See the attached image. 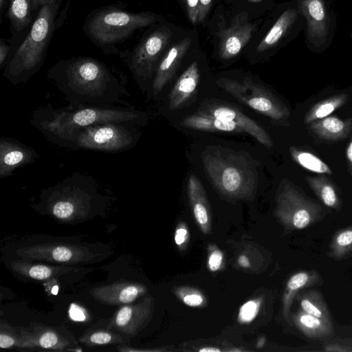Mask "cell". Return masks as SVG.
Instances as JSON below:
<instances>
[{"instance_id":"1","label":"cell","mask_w":352,"mask_h":352,"mask_svg":"<svg viewBox=\"0 0 352 352\" xmlns=\"http://www.w3.org/2000/svg\"><path fill=\"white\" fill-rule=\"evenodd\" d=\"M69 104L124 105L129 95L126 78L116 69L91 56L60 59L47 73Z\"/></svg>"},{"instance_id":"2","label":"cell","mask_w":352,"mask_h":352,"mask_svg":"<svg viewBox=\"0 0 352 352\" xmlns=\"http://www.w3.org/2000/svg\"><path fill=\"white\" fill-rule=\"evenodd\" d=\"M144 113L131 106L68 104L54 108L51 104L36 109L30 121L51 142L67 148L80 130L92 124L107 122H126L143 126Z\"/></svg>"},{"instance_id":"3","label":"cell","mask_w":352,"mask_h":352,"mask_svg":"<svg viewBox=\"0 0 352 352\" xmlns=\"http://www.w3.org/2000/svg\"><path fill=\"white\" fill-rule=\"evenodd\" d=\"M107 201L108 197L100 193L93 177L76 171L41 190L40 202L35 206L56 219L72 221L104 210Z\"/></svg>"},{"instance_id":"4","label":"cell","mask_w":352,"mask_h":352,"mask_svg":"<svg viewBox=\"0 0 352 352\" xmlns=\"http://www.w3.org/2000/svg\"><path fill=\"white\" fill-rule=\"evenodd\" d=\"M62 0H52L38 10L26 36L12 50L3 68V77L13 85L25 82L43 66L54 32L61 25L57 14Z\"/></svg>"},{"instance_id":"5","label":"cell","mask_w":352,"mask_h":352,"mask_svg":"<svg viewBox=\"0 0 352 352\" xmlns=\"http://www.w3.org/2000/svg\"><path fill=\"white\" fill-rule=\"evenodd\" d=\"M206 173L218 192L229 199H251L256 192L258 173L245 153L209 147L201 155Z\"/></svg>"},{"instance_id":"6","label":"cell","mask_w":352,"mask_h":352,"mask_svg":"<svg viewBox=\"0 0 352 352\" xmlns=\"http://www.w3.org/2000/svg\"><path fill=\"white\" fill-rule=\"evenodd\" d=\"M124 7L111 4L98 8L87 15L82 25L87 37L107 56L119 54L118 45L161 19L153 12H133L124 10Z\"/></svg>"},{"instance_id":"7","label":"cell","mask_w":352,"mask_h":352,"mask_svg":"<svg viewBox=\"0 0 352 352\" xmlns=\"http://www.w3.org/2000/svg\"><path fill=\"white\" fill-rule=\"evenodd\" d=\"M138 125L126 122H107L87 126L76 133L67 148L103 153L127 151L138 143Z\"/></svg>"},{"instance_id":"8","label":"cell","mask_w":352,"mask_h":352,"mask_svg":"<svg viewBox=\"0 0 352 352\" xmlns=\"http://www.w3.org/2000/svg\"><path fill=\"white\" fill-rule=\"evenodd\" d=\"M171 35L167 27H156L144 35L132 50L120 51L118 54L141 89L145 90L147 83L151 87L157 67Z\"/></svg>"},{"instance_id":"9","label":"cell","mask_w":352,"mask_h":352,"mask_svg":"<svg viewBox=\"0 0 352 352\" xmlns=\"http://www.w3.org/2000/svg\"><path fill=\"white\" fill-rule=\"evenodd\" d=\"M305 20V43L312 52L322 53L331 47L337 27L331 0H297Z\"/></svg>"},{"instance_id":"10","label":"cell","mask_w":352,"mask_h":352,"mask_svg":"<svg viewBox=\"0 0 352 352\" xmlns=\"http://www.w3.org/2000/svg\"><path fill=\"white\" fill-rule=\"evenodd\" d=\"M216 83L238 100L272 120H284L289 115L288 108L280 100L250 78L242 82L221 78Z\"/></svg>"},{"instance_id":"11","label":"cell","mask_w":352,"mask_h":352,"mask_svg":"<svg viewBox=\"0 0 352 352\" xmlns=\"http://www.w3.org/2000/svg\"><path fill=\"white\" fill-rule=\"evenodd\" d=\"M275 216L288 230H302L318 221L322 208L290 184H285L276 199Z\"/></svg>"},{"instance_id":"12","label":"cell","mask_w":352,"mask_h":352,"mask_svg":"<svg viewBox=\"0 0 352 352\" xmlns=\"http://www.w3.org/2000/svg\"><path fill=\"white\" fill-rule=\"evenodd\" d=\"M16 254L24 259L38 260L62 265H74L92 262L99 254L89 248L69 243H41L21 248Z\"/></svg>"},{"instance_id":"13","label":"cell","mask_w":352,"mask_h":352,"mask_svg":"<svg viewBox=\"0 0 352 352\" xmlns=\"http://www.w3.org/2000/svg\"><path fill=\"white\" fill-rule=\"evenodd\" d=\"M19 333L20 350L67 351L77 344L72 335L65 329L35 322L21 329Z\"/></svg>"},{"instance_id":"14","label":"cell","mask_w":352,"mask_h":352,"mask_svg":"<svg viewBox=\"0 0 352 352\" xmlns=\"http://www.w3.org/2000/svg\"><path fill=\"white\" fill-rule=\"evenodd\" d=\"M305 28V20L297 0L287 3L274 25L258 44V52L280 46L294 38Z\"/></svg>"},{"instance_id":"15","label":"cell","mask_w":352,"mask_h":352,"mask_svg":"<svg viewBox=\"0 0 352 352\" xmlns=\"http://www.w3.org/2000/svg\"><path fill=\"white\" fill-rule=\"evenodd\" d=\"M196 113L227 122H233L244 132L251 135L267 148L273 146V142L268 133L254 120L234 106L217 101H208L200 106Z\"/></svg>"},{"instance_id":"16","label":"cell","mask_w":352,"mask_h":352,"mask_svg":"<svg viewBox=\"0 0 352 352\" xmlns=\"http://www.w3.org/2000/svg\"><path fill=\"white\" fill-rule=\"evenodd\" d=\"M154 309L153 296H147L138 302L122 305L114 314L107 329L116 331L129 336H135L150 321Z\"/></svg>"},{"instance_id":"17","label":"cell","mask_w":352,"mask_h":352,"mask_svg":"<svg viewBox=\"0 0 352 352\" xmlns=\"http://www.w3.org/2000/svg\"><path fill=\"white\" fill-rule=\"evenodd\" d=\"M38 155L32 147L8 137L0 138V178L12 175L19 168L33 163Z\"/></svg>"},{"instance_id":"18","label":"cell","mask_w":352,"mask_h":352,"mask_svg":"<svg viewBox=\"0 0 352 352\" xmlns=\"http://www.w3.org/2000/svg\"><path fill=\"white\" fill-rule=\"evenodd\" d=\"M146 293L144 285L120 280L94 287L90 294L98 302L107 305H124L135 301Z\"/></svg>"},{"instance_id":"19","label":"cell","mask_w":352,"mask_h":352,"mask_svg":"<svg viewBox=\"0 0 352 352\" xmlns=\"http://www.w3.org/2000/svg\"><path fill=\"white\" fill-rule=\"evenodd\" d=\"M254 25L248 23L245 16L234 18L228 28L220 33L219 54L224 60L236 56L250 39Z\"/></svg>"},{"instance_id":"20","label":"cell","mask_w":352,"mask_h":352,"mask_svg":"<svg viewBox=\"0 0 352 352\" xmlns=\"http://www.w3.org/2000/svg\"><path fill=\"white\" fill-rule=\"evenodd\" d=\"M191 43L185 38L171 46L162 57L153 78L151 90L157 96L166 83L170 80Z\"/></svg>"},{"instance_id":"21","label":"cell","mask_w":352,"mask_h":352,"mask_svg":"<svg viewBox=\"0 0 352 352\" xmlns=\"http://www.w3.org/2000/svg\"><path fill=\"white\" fill-rule=\"evenodd\" d=\"M187 193L194 218L205 234L211 231L212 212L204 188L198 177L191 175L188 180Z\"/></svg>"},{"instance_id":"22","label":"cell","mask_w":352,"mask_h":352,"mask_svg":"<svg viewBox=\"0 0 352 352\" xmlns=\"http://www.w3.org/2000/svg\"><path fill=\"white\" fill-rule=\"evenodd\" d=\"M199 72L196 61L182 73L172 89L168 98V108H182L194 95L199 80Z\"/></svg>"},{"instance_id":"23","label":"cell","mask_w":352,"mask_h":352,"mask_svg":"<svg viewBox=\"0 0 352 352\" xmlns=\"http://www.w3.org/2000/svg\"><path fill=\"white\" fill-rule=\"evenodd\" d=\"M10 265L19 275L32 280L45 281L78 270L67 265H52L24 261H13Z\"/></svg>"},{"instance_id":"24","label":"cell","mask_w":352,"mask_h":352,"mask_svg":"<svg viewBox=\"0 0 352 352\" xmlns=\"http://www.w3.org/2000/svg\"><path fill=\"white\" fill-rule=\"evenodd\" d=\"M352 120H342L337 117L327 116L309 124V129L318 136L327 140H338L347 136L351 129Z\"/></svg>"},{"instance_id":"25","label":"cell","mask_w":352,"mask_h":352,"mask_svg":"<svg viewBox=\"0 0 352 352\" xmlns=\"http://www.w3.org/2000/svg\"><path fill=\"white\" fill-rule=\"evenodd\" d=\"M292 320L296 327L310 338L327 337L333 332L332 321L321 319L302 309L293 315Z\"/></svg>"},{"instance_id":"26","label":"cell","mask_w":352,"mask_h":352,"mask_svg":"<svg viewBox=\"0 0 352 352\" xmlns=\"http://www.w3.org/2000/svg\"><path fill=\"white\" fill-rule=\"evenodd\" d=\"M32 0H11L6 16L9 19L12 38H16L32 23Z\"/></svg>"},{"instance_id":"27","label":"cell","mask_w":352,"mask_h":352,"mask_svg":"<svg viewBox=\"0 0 352 352\" xmlns=\"http://www.w3.org/2000/svg\"><path fill=\"white\" fill-rule=\"evenodd\" d=\"M320 276L315 270L300 271L293 274L287 280L283 298V312L287 320L294 298L302 288L319 281Z\"/></svg>"},{"instance_id":"28","label":"cell","mask_w":352,"mask_h":352,"mask_svg":"<svg viewBox=\"0 0 352 352\" xmlns=\"http://www.w3.org/2000/svg\"><path fill=\"white\" fill-rule=\"evenodd\" d=\"M181 125L200 131L244 133L243 130L233 122H227L197 113L186 117L181 122Z\"/></svg>"},{"instance_id":"29","label":"cell","mask_w":352,"mask_h":352,"mask_svg":"<svg viewBox=\"0 0 352 352\" xmlns=\"http://www.w3.org/2000/svg\"><path fill=\"white\" fill-rule=\"evenodd\" d=\"M305 180L326 206L335 210L340 208V201L336 190L326 177H306Z\"/></svg>"},{"instance_id":"30","label":"cell","mask_w":352,"mask_h":352,"mask_svg":"<svg viewBox=\"0 0 352 352\" xmlns=\"http://www.w3.org/2000/svg\"><path fill=\"white\" fill-rule=\"evenodd\" d=\"M348 100L345 93L333 96L314 104L307 113L305 122L310 124L314 121L329 116L334 111L343 106Z\"/></svg>"},{"instance_id":"31","label":"cell","mask_w":352,"mask_h":352,"mask_svg":"<svg viewBox=\"0 0 352 352\" xmlns=\"http://www.w3.org/2000/svg\"><path fill=\"white\" fill-rule=\"evenodd\" d=\"M301 309L304 311L325 320L331 321L328 308L320 292L306 291L299 296Z\"/></svg>"},{"instance_id":"32","label":"cell","mask_w":352,"mask_h":352,"mask_svg":"<svg viewBox=\"0 0 352 352\" xmlns=\"http://www.w3.org/2000/svg\"><path fill=\"white\" fill-rule=\"evenodd\" d=\"M292 158L300 166L311 172L320 174H332L330 167L314 154L291 146Z\"/></svg>"},{"instance_id":"33","label":"cell","mask_w":352,"mask_h":352,"mask_svg":"<svg viewBox=\"0 0 352 352\" xmlns=\"http://www.w3.org/2000/svg\"><path fill=\"white\" fill-rule=\"evenodd\" d=\"M79 341L88 347L97 346L122 344L124 338L118 333L111 331L110 329H94L87 331L81 336Z\"/></svg>"},{"instance_id":"34","label":"cell","mask_w":352,"mask_h":352,"mask_svg":"<svg viewBox=\"0 0 352 352\" xmlns=\"http://www.w3.org/2000/svg\"><path fill=\"white\" fill-rule=\"evenodd\" d=\"M352 252V226L339 230L332 238L329 245V256L342 259Z\"/></svg>"},{"instance_id":"35","label":"cell","mask_w":352,"mask_h":352,"mask_svg":"<svg viewBox=\"0 0 352 352\" xmlns=\"http://www.w3.org/2000/svg\"><path fill=\"white\" fill-rule=\"evenodd\" d=\"M175 293L185 305L191 307H201L206 301L201 292L194 288L179 287Z\"/></svg>"},{"instance_id":"36","label":"cell","mask_w":352,"mask_h":352,"mask_svg":"<svg viewBox=\"0 0 352 352\" xmlns=\"http://www.w3.org/2000/svg\"><path fill=\"white\" fill-rule=\"evenodd\" d=\"M20 346L19 333L11 327L8 322L1 320L0 323V347L1 349H19Z\"/></svg>"},{"instance_id":"37","label":"cell","mask_w":352,"mask_h":352,"mask_svg":"<svg viewBox=\"0 0 352 352\" xmlns=\"http://www.w3.org/2000/svg\"><path fill=\"white\" fill-rule=\"evenodd\" d=\"M261 306V300L254 299L245 302L239 309L238 320L240 323H249L257 316Z\"/></svg>"},{"instance_id":"38","label":"cell","mask_w":352,"mask_h":352,"mask_svg":"<svg viewBox=\"0 0 352 352\" xmlns=\"http://www.w3.org/2000/svg\"><path fill=\"white\" fill-rule=\"evenodd\" d=\"M223 255L217 248H210L208 258V267L211 272H216L221 267Z\"/></svg>"},{"instance_id":"39","label":"cell","mask_w":352,"mask_h":352,"mask_svg":"<svg viewBox=\"0 0 352 352\" xmlns=\"http://www.w3.org/2000/svg\"><path fill=\"white\" fill-rule=\"evenodd\" d=\"M188 236L189 234L186 224L184 223L178 224L174 236L175 244L178 247H182L187 243Z\"/></svg>"},{"instance_id":"40","label":"cell","mask_w":352,"mask_h":352,"mask_svg":"<svg viewBox=\"0 0 352 352\" xmlns=\"http://www.w3.org/2000/svg\"><path fill=\"white\" fill-rule=\"evenodd\" d=\"M69 316L73 320L75 321H85L88 318L87 311L76 303H72L69 309Z\"/></svg>"},{"instance_id":"41","label":"cell","mask_w":352,"mask_h":352,"mask_svg":"<svg viewBox=\"0 0 352 352\" xmlns=\"http://www.w3.org/2000/svg\"><path fill=\"white\" fill-rule=\"evenodd\" d=\"M189 20L193 24L198 23L199 0H184Z\"/></svg>"},{"instance_id":"42","label":"cell","mask_w":352,"mask_h":352,"mask_svg":"<svg viewBox=\"0 0 352 352\" xmlns=\"http://www.w3.org/2000/svg\"><path fill=\"white\" fill-rule=\"evenodd\" d=\"M11 43H7V41L3 38H0V69H3L12 52Z\"/></svg>"},{"instance_id":"43","label":"cell","mask_w":352,"mask_h":352,"mask_svg":"<svg viewBox=\"0 0 352 352\" xmlns=\"http://www.w3.org/2000/svg\"><path fill=\"white\" fill-rule=\"evenodd\" d=\"M213 0H199V18L198 23L205 19L211 8Z\"/></svg>"},{"instance_id":"44","label":"cell","mask_w":352,"mask_h":352,"mask_svg":"<svg viewBox=\"0 0 352 352\" xmlns=\"http://www.w3.org/2000/svg\"><path fill=\"white\" fill-rule=\"evenodd\" d=\"M44 287L49 295H56L58 292L59 284L57 279H56V278H53L45 280Z\"/></svg>"},{"instance_id":"45","label":"cell","mask_w":352,"mask_h":352,"mask_svg":"<svg viewBox=\"0 0 352 352\" xmlns=\"http://www.w3.org/2000/svg\"><path fill=\"white\" fill-rule=\"evenodd\" d=\"M11 0H0V23H2L5 11L8 10Z\"/></svg>"},{"instance_id":"46","label":"cell","mask_w":352,"mask_h":352,"mask_svg":"<svg viewBox=\"0 0 352 352\" xmlns=\"http://www.w3.org/2000/svg\"><path fill=\"white\" fill-rule=\"evenodd\" d=\"M346 156L348 164L349 166V169H350L351 173L352 175V140L349 142V144L347 146L346 151Z\"/></svg>"},{"instance_id":"47","label":"cell","mask_w":352,"mask_h":352,"mask_svg":"<svg viewBox=\"0 0 352 352\" xmlns=\"http://www.w3.org/2000/svg\"><path fill=\"white\" fill-rule=\"evenodd\" d=\"M52 0H32V11L35 12L44 5L47 4Z\"/></svg>"},{"instance_id":"48","label":"cell","mask_w":352,"mask_h":352,"mask_svg":"<svg viewBox=\"0 0 352 352\" xmlns=\"http://www.w3.org/2000/svg\"><path fill=\"white\" fill-rule=\"evenodd\" d=\"M199 351H200V352H220L221 350L216 347L208 346V347H204L202 349H200L199 350Z\"/></svg>"},{"instance_id":"49","label":"cell","mask_w":352,"mask_h":352,"mask_svg":"<svg viewBox=\"0 0 352 352\" xmlns=\"http://www.w3.org/2000/svg\"><path fill=\"white\" fill-rule=\"evenodd\" d=\"M250 1H252V2H259L261 1V0H249Z\"/></svg>"}]
</instances>
